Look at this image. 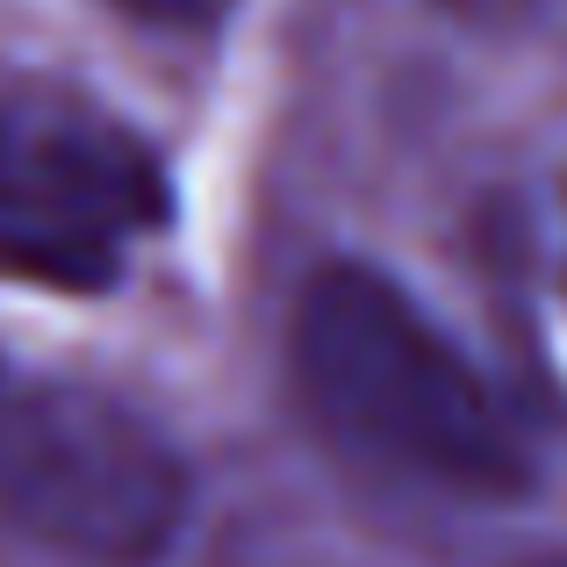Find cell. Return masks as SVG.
Segmentation results:
<instances>
[{
	"label": "cell",
	"instance_id": "6da1fadb",
	"mask_svg": "<svg viewBox=\"0 0 567 567\" xmlns=\"http://www.w3.org/2000/svg\"><path fill=\"white\" fill-rule=\"evenodd\" d=\"M295 381L346 453L445 496L511 503L532 488V453L496 388L460 346L360 259L323 266L295 309Z\"/></svg>",
	"mask_w": 567,
	"mask_h": 567
},
{
	"label": "cell",
	"instance_id": "7a4b0ae2",
	"mask_svg": "<svg viewBox=\"0 0 567 567\" xmlns=\"http://www.w3.org/2000/svg\"><path fill=\"white\" fill-rule=\"evenodd\" d=\"M0 525L94 567H144L187 525V467L130 402L0 360Z\"/></svg>",
	"mask_w": 567,
	"mask_h": 567
},
{
	"label": "cell",
	"instance_id": "3957f363",
	"mask_svg": "<svg viewBox=\"0 0 567 567\" xmlns=\"http://www.w3.org/2000/svg\"><path fill=\"white\" fill-rule=\"evenodd\" d=\"M173 216L166 166L94 109L0 94V274L101 295Z\"/></svg>",
	"mask_w": 567,
	"mask_h": 567
},
{
	"label": "cell",
	"instance_id": "277c9868",
	"mask_svg": "<svg viewBox=\"0 0 567 567\" xmlns=\"http://www.w3.org/2000/svg\"><path fill=\"white\" fill-rule=\"evenodd\" d=\"M109 8L144 29H216L237 14V0H109Z\"/></svg>",
	"mask_w": 567,
	"mask_h": 567
},
{
	"label": "cell",
	"instance_id": "5b68a950",
	"mask_svg": "<svg viewBox=\"0 0 567 567\" xmlns=\"http://www.w3.org/2000/svg\"><path fill=\"white\" fill-rule=\"evenodd\" d=\"M445 8H460L467 22H511V14H525V0H445Z\"/></svg>",
	"mask_w": 567,
	"mask_h": 567
}]
</instances>
